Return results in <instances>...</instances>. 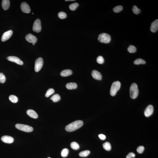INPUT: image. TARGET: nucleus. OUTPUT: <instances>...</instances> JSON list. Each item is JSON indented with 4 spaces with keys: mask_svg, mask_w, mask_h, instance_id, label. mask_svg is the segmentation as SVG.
Returning <instances> with one entry per match:
<instances>
[{
    "mask_svg": "<svg viewBox=\"0 0 158 158\" xmlns=\"http://www.w3.org/2000/svg\"><path fill=\"white\" fill-rule=\"evenodd\" d=\"M43 60L41 57H39L36 59L35 62V71L36 72H38L43 67Z\"/></svg>",
    "mask_w": 158,
    "mask_h": 158,
    "instance_id": "obj_6",
    "label": "nucleus"
},
{
    "mask_svg": "<svg viewBox=\"0 0 158 158\" xmlns=\"http://www.w3.org/2000/svg\"><path fill=\"white\" fill-rule=\"evenodd\" d=\"M90 151L89 150H85L79 153V155L80 157H85L87 156L90 154Z\"/></svg>",
    "mask_w": 158,
    "mask_h": 158,
    "instance_id": "obj_23",
    "label": "nucleus"
},
{
    "mask_svg": "<svg viewBox=\"0 0 158 158\" xmlns=\"http://www.w3.org/2000/svg\"><path fill=\"white\" fill-rule=\"evenodd\" d=\"M154 111V108L153 105H149L146 108L144 111L145 116L149 117L153 114Z\"/></svg>",
    "mask_w": 158,
    "mask_h": 158,
    "instance_id": "obj_12",
    "label": "nucleus"
},
{
    "mask_svg": "<svg viewBox=\"0 0 158 158\" xmlns=\"http://www.w3.org/2000/svg\"><path fill=\"white\" fill-rule=\"evenodd\" d=\"M97 62L98 64H103L104 62L103 57L101 56H98L97 59Z\"/></svg>",
    "mask_w": 158,
    "mask_h": 158,
    "instance_id": "obj_33",
    "label": "nucleus"
},
{
    "mask_svg": "<svg viewBox=\"0 0 158 158\" xmlns=\"http://www.w3.org/2000/svg\"><path fill=\"white\" fill-rule=\"evenodd\" d=\"M135 154L133 152H130L126 156V158H132L135 157Z\"/></svg>",
    "mask_w": 158,
    "mask_h": 158,
    "instance_id": "obj_36",
    "label": "nucleus"
},
{
    "mask_svg": "<svg viewBox=\"0 0 158 158\" xmlns=\"http://www.w3.org/2000/svg\"><path fill=\"white\" fill-rule=\"evenodd\" d=\"M58 16L59 18L61 19H64L66 18L67 15L64 12L61 11L58 14Z\"/></svg>",
    "mask_w": 158,
    "mask_h": 158,
    "instance_id": "obj_32",
    "label": "nucleus"
},
{
    "mask_svg": "<svg viewBox=\"0 0 158 158\" xmlns=\"http://www.w3.org/2000/svg\"><path fill=\"white\" fill-rule=\"evenodd\" d=\"M10 2L9 0H3L2 1V8L4 10H8L10 7Z\"/></svg>",
    "mask_w": 158,
    "mask_h": 158,
    "instance_id": "obj_17",
    "label": "nucleus"
},
{
    "mask_svg": "<svg viewBox=\"0 0 158 158\" xmlns=\"http://www.w3.org/2000/svg\"><path fill=\"white\" fill-rule=\"evenodd\" d=\"M7 59L8 60L14 62L19 65H22L23 64V62L18 57L16 56H10L7 57Z\"/></svg>",
    "mask_w": 158,
    "mask_h": 158,
    "instance_id": "obj_9",
    "label": "nucleus"
},
{
    "mask_svg": "<svg viewBox=\"0 0 158 158\" xmlns=\"http://www.w3.org/2000/svg\"><path fill=\"white\" fill-rule=\"evenodd\" d=\"M9 99L13 103H16L18 101V98L16 96L14 95H11L9 96Z\"/></svg>",
    "mask_w": 158,
    "mask_h": 158,
    "instance_id": "obj_25",
    "label": "nucleus"
},
{
    "mask_svg": "<svg viewBox=\"0 0 158 158\" xmlns=\"http://www.w3.org/2000/svg\"><path fill=\"white\" fill-rule=\"evenodd\" d=\"M1 140L3 142L6 143H11L14 141V138L9 136H4L1 138Z\"/></svg>",
    "mask_w": 158,
    "mask_h": 158,
    "instance_id": "obj_13",
    "label": "nucleus"
},
{
    "mask_svg": "<svg viewBox=\"0 0 158 158\" xmlns=\"http://www.w3.org/2000/svg\"><path fill=\"white\" fill-rule=\"evenodd\" d=\"M77 87V84L75 83H69L66 85V88L69 90L76 89Z\"/></svg>",
    "mask_w": 158,
    "mask_h": 158,
    "instance_id": "obj_19",
    "label": "nucleus"
},
{
    "mask_svg": "<svg viewBox=\"0 0 158 158\" xmlns=\"http://www.w3.org/2000/svg\"><path fill=\"white\" fill-rule=\"evenodd\" d=\"M27 114L31 118L37 119L38 118V115L36 112L33 110L29 109L27 110L26 112Z\"/></svg>",
    "mask_w": 158,
    "mask_h": 158,
    "instance_id": "obj_16",
    "label": "nucleus"
},
{
    "mask_svg": "<svg viewBox=\"0 0 158 158\" xmlns=\"http://www.w3.org/2000/svg\"><path fill=\"white\" fill-rule=\"evenodd\" d=\"M75 0H65V1H75Z\"/></svg>",
    "mask_w": 158,
    "mask_h": 158,
    "instance_id": "obj_38",
    "label": "nucleus"
},
{
    "mask_svg": "<svg viewBox=\"0 0 158 158\" xmlns=\"http://www.w3.org/2000/svg\"><path fill=\"white\" fill-rule=\"evenodd\" d=\"M55 90L52 88H49L47 91L45 95L46 97H48L51 95L53 94L55 92Z\"/></svg>",
    "mask_w": 158,
    "mask_h": 158,
    "instance_id": "obj_30",
    "label": "nucleus"
},
{
    "mask_svg": "<svg viewBox=\"0 0 158 158\" xmlns=\"http://www.w3.org/2000/svg\"><path fill=\"white\" fill-rule=\"evenodd\" d=\"M139 93V89L137 85L135 83H133L130 87V96L132 99H135L138 97Z\"/></svg>",
    "mask_w": 158,
    "mask_h": 158,
    "instance_id": "obj_2",
    "label": "nucleus"
},
{
    "mask_svg": "<svg viewBox=\"0 0 158 158\" xmlns=\"http://www.w3.org/2000/svg\"><path fill=\"white\" fill-rule=\"evenodd\" d=\"M25 39L29 43H35L37 41V39L36 36L31 33L28 34L25 37Z\"/></svg>",
    "mask_w": 158,
    "mask_h": 158,
    "instance_id": "obj_10",
    "label": "nucleus"
},
{
    "mask_svg": "<svg viewBox=\"0 0 158 158\" xmlns=\"http://www.w3.org/2000/svg\"><path fill=\"white\" fill-rule=\"evenodd\" d=\"M132 9L133 13L135 15H137L141 12V10L140 9L138 8L136 5L133 6Z\"/></svg>",
    "mask_w": 158,
    "mask_h": 158,
    "instance_id": "obj_27",
    "label": "nucleus"
},
{
    "mask_svg": "<svg viewBox=\"0 0 158 158\" xmlns=\"http://www.w3.org/2000/svg\"><path fill=\"white\" fill-rule=\"evenodd\" d=\"M61 99L60 96L58 94H56L54 95L50 98V99L52 100V101L54 102H56L59 101Z\"/></svg>",
    "mask_w": 158,
    "mask_h": 158,
    "instance_id": "obj_20",
    "label": "nucleus"
},
{
    "mask_svg": "<svg viewBox=\"0 0 158 158\" xmlns=\"http://www.w3.org/2000/svg\"><path fill=\"white\" fill-rule=\"evenodd\" d=\"M98 136L99 138L102 140H104L106 139V137L103 134H99Z\"/></svg>",
    "mask_w": 158,
    "mask_h": 158,
    "instance_id": "obj_37",
    "label": "nucleus"
},
{
    "mask_svg": "<svg viewBox=\"0 0 158 158\" xmlns=\"http://www.w3.org/2000/svg\"><path fill=\"white\" fill-rule=\"evenodd\" d=\"M33 45H34L35 44V43H32Z\"/></svg>",
    "mask_w": 158,
    "mask_h": 158,
    "instance_id": "obj_39",
    "label": "nucleus"
},
{
    "mask_svg": "<svg viewBox=\"0 0 158 158\" xmlns=\"http://www.w3.org/2000/svg\"><path fill=\"white\" fill-rule=\"evenodd\" d=\"M6 81V77L4 74L0 73V83H4Z\"/></svg>",
    "mask_w": 158,
    "mask_h": 158,
    "instance_id": "obj_34",
    "label": "nucleus"
},
{
    "mask_svg": "<svg viewBox=\"0 0 158 158\" xmlns=\"http://www.w3.org/2000/svg\"><path fill=\"white\" fill-rule=\"evenodd\" d=\"M12 30H9L6 31L3 34L1 37V40L2 42H4L9 39L11 37L13 34Z\"/></svg>",
    "mask_w": 158,
    "mask_h": 158,
    "instance_id": "obj_8",
    "label": "nucleus"
},
{
    "mask_svg": "<svg viewBox=\"0 0 158 158\" xmlns=\"http://www.w3.org/2000/svg\"><path fill=\"white\" fill-rule=\"evenodd\" d=\"M21 10L23 12L28 14L30 12V9L29 5L26 2H22L21 5Z\"/></svg>",
    "mask_w": 158,
    "mask_h": 158,
    "instance_id": "obj_11",
    "label": "nucleus"
},
{
    "mask_svg": "<svg viewBox=\"0 0 158 158\" xmlns=\"http://www.w3.org/2000/svg\"><path fill=\"white\" fill-rule=\"evenodd\" d=\"M32 14H33V13H32Z\"/></svg>",
    "mask_w": 158,
    "mask_h": 158,
    "instance_id": "obj_41",
    "label": "nucleus"
},
{
    "mask_svg": "<svg viewBox=\"0 0 158 158\" xmlns=\"http://www.w3.org/2000/svg\"><path fill=\"white\" fill-rule=\"evenodd\" d=\"M15 126L16 128L23 132H30L33 130V128L29 125L21 124H16Z\"/></svg>",
    "mask_w": 158,
    "mask_h": 158,
    "instance_id": "obj_5",
    "label": "nucleus"
},
{
    "mask_svg": "<svg viewBox=\"0 0 158 158\" xmlns=\"http://www.w3.org/2000/svg\"><path fill=\"white\" fill-rule=\"evenodd\" d=\"M128 51L130 53H134L136 51V48L133 45H130L127 49Z\"/></svg>",
    "mask_w": 158,
    "mask_h": 158,
    "instance_id": "obj_24",
    "label": "nucleus"
},
{
    "mask_svg": "<svg viewBox=\"0 0 158 158\" xmlns=\"http://www.w3.org/2000/svg\"><path fill=\"white\" fill-rule=\"evenodd\" d=\"M69 152V150L68 149L64 148L62 151L61 154L63 157H66L67 156Z\"/></svg>",
    "mask_w": 158,
    "mask_h": 158,
    "instance_id": "obj_31",
    "label": "nucleus"
},
{
    "mask_svg": "<svg viewBox=\"0 0 158 158\" xmlns=\"http://www.w3.org/2000/svg\"><path fill=\"white\" fill-rule=\"evenodd\" d=\"M92 76L94 78L98 80H101L102 78V76L101 73L96 70H93L92 71Z\"/></svg>",
    "mask_w": 158,
    "mask_h": 158,
    "instance_id": "obj_15",
    "label": "nucleus"
},
{
    "mask_svg": "<svg viewBox=\"0 0 158 158\" xmlns=\"http://www.w3.org/2000/svg\"><path fill=\"white\" fill-rule=\"evenodd\" d=\"M79 6V4L78 3H74L70 5L69 6V8L70 10L72 11H74L76 10Z\"/></svg>",
    "mask_w": 158,
    "mask_h": 158,
    "instance_id": "obj_28",
    "label": "nucleus"
},
{
    "mask_svg": "<svg viewBox=\"0 0 158 158\" xmlns=\"http://www.w3.org/2000/svg\"><path fill=\"white\" fill-rule=\"evenodd\" d=\"M50 158V157H49V158Z\"/></svg>",
    "mask_w": 158,
    "mask_h": 158,
    "instance_id": "obj_40",
    "label": "nucleus"
},
{
    "mask_svg": "<svg viewBox=\"0 0 158 158\" xmlns=\"http://www.w3.org/2000/svg\"><path fill=\"white\" fill-rule=\"evenodd\" d=\"M72 73V71L69 69L64 70L60 73V75L63 77H66L71 75Z\"/></svg>",
    "mask_w": 158,
    "mask_h": 158,
    "instance_id": "obj_18",
    "label": "nucleus"
},
{
    "mask_svg": "<svg viewBox=\"0 0 158 158\" xmlns=\"http://www.w3.org/2000/svg\"><path fill=\"white\" fill-rule=\"evenodd\" d=\"M146 62L141 59L139 58L136 59L134 61V64L136 65H139L140 64H146Z\"/></svg>",
    "mask_w": 158,
    "mask_h": 158,
    "instance_id": "obj_22",
    "label": "nucleus"
},
{
    "mask_svg": "<svg viewBox=\"0 0 158 158\" xmlns=\"http://www.w3.org/2000/svg\"><path fill=\"white\" fill-rule=\"evenodd\" d=\"M98 40V41L100 43H108L111 41V37L108 34L103 33L99 35Z\"/></svg>",
    "mask_w": 158,
    "mask_h": 158,
    "instance_id": "obj_4",
    "label": "nucleus"
},
{
    "mask_svg": "<svg viewBox=\"0 0 158 158\" xmlns=\"http://www.w3.org/2000/svg\"><path fill=\"white\" fill-rule=\"evenodd\" d=\"M144 147L143 146H140L138 147L137 149V152L138 153L141 154L143 152L144 150Z\"/></svg>",
    "mask_w": 158,
    "mask_h": 158,
    "instance_id": "obj_35",
    "label": "nucleus"
},
{
    "mask_svg": "<svg viewBox=\"0 0 158 158\" xmlns=\"http://www.w3.org/2000/svg\"><path fill=\"white\" fill-rule=\"evenodd\" d=\"M33 30L36 33H39L41 31V26L40 20L39 19L37 18L35 21L33 26Z\"/></svg>",
    "mask_w": 158,
    "mask_h": 158,
    "instance_id": "obj_7",
    "label": "nucleus"
},
{
    "mask_svg": "<svg viewBox=\"0 0 158 158\" xmlns=\"http://www.w3.org/2000/svg\"><path fill=\"white\" fill-rule=\"evenodd\" d=\"M83 122L81 120H77L67 125L65 129L68 132H71L78 129L83 125Z\"/></svg>",
    "mask_w": 158,
    "mask_h": 158,
    "instance_id": "obj_1",
    "label": "nucleus"
},
{
    "mask_svg": "<svg viewBox=\"0 0 158 158\" xmlns=\"http://www.w3.org/2000/svg\"><path fill=\"white\" fill-rule=\"evenodd\" d=\"M71 147L73 149L75 150H77L80 148L79 144L77 143L73 142L71 143Z\"/></svg>",
    "mask_w": 158,
    "mask_h": 158,
    "instance_id": "obj_26",
    "label": "nucleus"
},
{
    "mask_svg": "<svg viewBox=\"0 0 158 158\" xmlns=\"http://www.w3.org/2000/svg\"><path fill=\"white\" fill-rule=\"evenodd\" d=\"M103 147L104 149L107 151H110L111 149V144L108 142H105L103 144Z\"/></svg>",
    "mask_w": 158,
    "mask_h": 158,
    "instance_id": "obj_21",
    "label": "nucleus"
},
{
    "mask_svg": "<svg viewBox=\"0 0 158 158\" xmlns=\"http://www.w3.org/2000/svg\"><path fill=\"white\" fill-rule=\"evenodd\" d=\"M150 30L152 32H156L158 30V20L156 19L152 22L151 24Z\"/></svg>",
    "mask_w": 158,
    "mask_h": 158,
    "instance_id": "obj_14",
    "label": "nucleus"
},
{
    "mask_svg": "<svg viewBox=\"0 0 158 158\" xmlns=\"http://www.w3.org/2000/svg\"><path fill=\"white\" fill-rule=\"evenodd\" d=\"M123 9V7L121 6H118L115 7L113 8V11L115 13H118L121 11Z\"/></svg>",
    "mask_w": 158,
    "mask_h": 158,
    "instance_id": "obj_29",
    "label": "nucleus"
},
{
    "mask_svg": "<svg viewBox=\"0 0 158 158\" xmlns=\"http://www.w3.org/2000/svg\"><path fill=\"white\" fill-rule=\"evenodd\" d=\"M121 85V83L118 81H115L112 83L110 92L111 96H114L115 95L117 92L120 89Z\"/></svg>",
    "mask_w": 158,
    "mask_h": 158,
    "instance_id": "obj_3",
    "label": "nucleus"
}]
</instances>
